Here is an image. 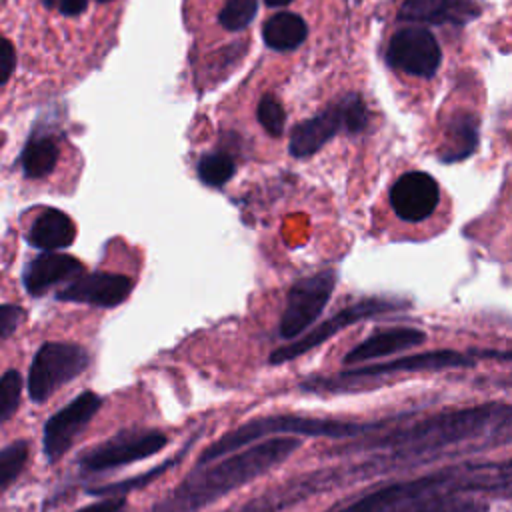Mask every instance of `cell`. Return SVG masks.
Instances as JSON below:
<instances>
[{"label":"cell","mask_w":512,"mask_h":512,"mask_svg":"<svg viewBox=\"0 0 512 512\" xmlns=\"http://www.w3.org/2000/svg\"><path fill=\"white\" fill-rule=\"evenodd\" d=\"M22 398V376L18 370H6L0 376V424L14 416Z\"/></svg>","instance_id":"cell-26"},{"label":"cell","mask_w":512,"mask_h":512,"mask_svg":"<svg viewBox=\"0 0 512 512\" xmlns=\"http://www.w3.org/2000/svg\"><path fill=\"white\" fill-rule=\"evenodd\" d=\"M452 488H464L474 494H502L508 498L510 460L462 462L446 466L424 476L384 484L364 492L350 504L332 508L328 512H416V506H420L426 498Z\"/></svg>","instance_id":"cell-3"},{"label":"cell","mask_w":512,"mask_h":512,"mask_svg":"<svg viewBox=\"0 0 512 512\" xmlns=\"http://www.w3.org/2000/svg\"><path fill=\"white\" fill-rule=\"evenodd\" d=\"M420 512H490V504L472 492L446 490L432 496Z\"/></svg>","instance_id":"cell-22"},{"label":"cell","mask_w":512,"mask_h":512,"mask_svg":"<svg viewBox=\"0 0 512 512\" xmlns=\"http://www.w3.org/2000/svg\"><path fill=\"white\" fill-rule=\"evenodd\" d=\"M300 446L302 442L292 436H272L200 464L170 494L156 502L150 512H200L280 466Z\"/></svg>","instance_id":"cell-2"},{"label":"cell","mask_w":512,"mask_h":512,"mask_svg":"<svg viewBox=\"0 0 512 512\" xmlns=\"http://www.w3.org/2000/svg\"><path fill=\"white\" fill-rule=\"evenodd\" d=\"M26 240L38 250L58 252L72 246L76 240V224L66 212L58 208H46L34 218Z\"/></svg>","instance_id":"cell-17"},{"label":"cell","mask_w":512,"mask_h":512,"mask_svg":"<svg viewBox=\"0 0 512 512\" xmlns=\"http://www.w3.org/2000/svg\"><path fill=\"white\" fill-rule=\"evenodd\" d=\"M256 0H226L218 20L226 32H242L256 16Z\"/></svg>","instance_id":"cell-25"},{"label":"cell","mask_w":512,"mask_h":512,"mask_svg":"<svg viewBox=\"0 0 512 512\" xmlns=\"http://www.w3.org/2000/svg\"><path fill=\"white\" fill-rule=\"evenodd\" d=\"M426 332L420 328H410V326H394L386 330H378L364 338L360 344H356L352 350L346 352L344 364H362L370 362L376 358H384L390 354L406 352L410 348H416L424 344Z\"/></svg>","instance_id":"cell-16"},{"label":"cell","mask_w":512,"mask_h":512,"mask_svg":"<svg viewBox=\"0 0 512 512\" xmlns=\"http://www.w3.org/2000/svg\"><path fill=\"white\" fill-rule=\"evenodd\" d=\"M268 6H286V4H290V2H294V0H264Z\"/></svg>","instance_id":"cell-32"},{"label":"cell","mask_w":512,"mask_h":512,"mask_svg":"<svg viewBox=\"0 0 512 512\" xmlns=\"http://www.w3.org/2000/svg\"><path fill=\"white\" fill-rule=\"evenodd\" d=\"M306 22L294 12H278L270 16L262 26V36L268 48L292 50L306 38Z\"/></svg>","instance_id":"cell-19"},{"label":"cell","mask_w":512,"mask_h":512,"mask_svg":"<svg viewBox=\"0 0 512 512\" xmlns=\"http://www.w3.org/2000/svg\"><path fill=\"white\" fill-rule=\"evenodd\" d=\"M90 366V354L74 342H44L28 370V396L32 402H46L60 386L78 378Z\"/></svg>","instance_id":"cell-5"},{"label":"cell","mask_w":512,"mask_h":512,"mask_svg":"<svg viewBox=\"0 0 512 512\" xmlns=\"http://www.w3.org/2000/svg\"><path fill=\"white\" fill-rule=\"evenodd\" d=\"M134 290V280L118 272H88L78 274L68 286L56 292V300L88 304L96 308H114L128 300Z\"/></svg>","instance_id":"cell-14"},{"label":"cell","mask_w":512,"mask_h":512,"mask_svg":"<svg viewBox=\"0 0 512 512\" xmlns=\"http://www.w3.org/2000/svg\"><path fill=\"white\" fill-rule=\"evenodd\" d=\"M194 440H196V436L194 438H190L184 446H182V450L176 454V456H172V458H168V460H164V462H160L158 466H154V468H150V470H146V472H142V474H136V476H130V478H124V480H118V482H110V484H102V486H94V488H88L86 490V494H90V496H96V498H108V496H126L128 492H134V490H142V488H146V486H150L154 480H158L160 476H164L172 466H176V464H180V460L186 456V452L192 448V444H194Z\"/></svg>","instance_id":"cell-18"},{"label":"cell","mask_w":512,"mask_h":512,"mask_svg":"<svg viewBox=\"0 0 512 512\" xmlns=\"http://www.w3.org/2000/svg\"><path fill=\"white\" fill-rule=\"evenodd\" d=\"M24 320V310L18 304H0V342L14 334Z\"/></svg>","instance_id":"cell-28"},{"label":"cell","mask_w":512,"mask_h":512,"mask_svg":"<svg viewBox=\"0 0 512 512\" xmlns=\"http://www.w3.org/2000/svg\"><path fill=\"white\" fill-rule=\"evenodd\" d=\"M82 272L84 264L78 258L62 252H44L26 264L22 284L30 296H40L52 286L72 280Z\"/></svg>","instance_id":"cell-15"},{"label":"cell","mask_w":512,"mask_h":512,"mask_svg":"<svg viewBox=\"0 0 512 512\" xmlns=\"http://www.w3.org/2000/svg\"><path fill=\"white\" fill-rule=\"evenodd\" d=\"M14 64H16V52L8 42V38L0 36V86L12 76Z\"/></svg>","instance_id":"cell-30"},{"label":"cell","mask_w":512,"mask_h":512,"mask_svg":"<svg viewBox=\"0 0 512 512\" xmlns=\"http://www.w3.org/2000/svg\"><path fill=\"white\" fill-rule=\"evenodd\" d=\"M196 172L204 184L212 188H220L234 176L236 162L226 152H210L198 160Z\"/></svg>","instance_id":"cell-23"},{"label":"cell","mask_w":512,"mask_h":512,"mask_svg":"<svg viewBox=\"0 0 512 512\" xmlns=\"http://www.w3.org/2000/svg\"><path fill=\"white\" fill-rule=\"evenodd\" d=\"M400 308H404V302L388 300V298H364V300L352 302V304L340 308L338 312H334L330 318H326L318 326L308 328L304 334L294 338L290 344H284V346L272 350L268 356V362L274 366L292 362L298 356L322 346L326 340H330L338 332L346 330L348 326L358 324L368 318H374V316H380V314L396 312Z\"/></svg>","instance_id":"cell-7"},{"label":"cell","mask_w":512,"mask_h":512,"mask_svg":"<svg viewBox=\"0 0 512 512\" xmlns=\"http://www.w3.org/2000/svg\"><path fill=\"white\" fill-rule=\"evenodd\" d=\"M44 4L52 10H56L60 16H82L88 8V0H44Z\"/></svg>","instance_id":"cell-29"},{"label":"cell","mask_w":512,"mask_h":512,"mask_svg":"<svg viewBox=\"0 0 512 512\" xmlns=\"http://www.w3.org/2000/svg\"><path fill=\"white\" fill-rule=\"evenodd\" d=\"M336 286V272L322 270L312 276L300 278L292 284L286 296V306L278 324V332L286 340H294L304 334L320 318L328 306Z\"/></svg>","instance_id":"cell-9"},{"label":"cell","mask_w":512,"mask_h":512,"mask_svg":"<svg viewBox=\"0 0 512 512\" xmlns=\"http://www.w3.org/2000/svg\"><path fill=\"white\" fill-rule=\"evenodd\" d=\"M468 0H408L402 6L406 20L424 22H446L452 18L462 20L464 6Z\"/></svg>","instance_id":"cell-21"},{"label":"cell","mask_w":512,"mask_h":512,"mask_svg":"<svg viewBox=\"0 0 512 512\" xmlns=\"http://www.w3.org/2000/svg\"><path fill=\"white\" fill-rule=\"evenodd\" d=\"M98 2H112V0H98Z\"/></svg>","instance_id":"cell-33"},{"label":"cell","mask_w":512,"mask_h":512,"mask_svg":"<svg viewBox=\"0 0 512 512\" xmlns=\"http://www.w3.org/2000/svg\"><path fill=\"white\" fill-rule=\"evenodd\" d=\"M58 162V142L52 136H32L22 152V170L28 178L48 176Z\"/></svg>","instance_id":"cell-20"},{"label":"cell","mask_w":512,"mask_h":512,"mask_svg":"<svg viewBox=\"0 0 512 512\" xmlns=\"http://www.w3.org/2000/svg\"><path fill=\"white\" fill-rule=\"evenodd\" d=\"M256 116H258L260 126H262L268 134L280 136V134L284 132V126H286V112H284L282 104H280L274 96H264V98L258 102Z\"/></svg>","instance_id":"cell-27"},{"label":"cell","mask_w":512,"mask_h":512,"mask_svg":"<svg viewBox=\"0 0 512 512\" xmlns=\"http://www.w3.org/2000/svg\"><path fill=\"white\" fill-rule=\"evenodd\" d=\"M166 444V434L154 428L122 430L108 440L84 450L78 458V466L82 472H106L150 458L166 448Z\"/></svg>","instance_id":"cell-8"},{"label":"cell","mask_w":512,"mask_h":512,"mask_svg":"<svg viewBox=\"0 0 512 512\" xmlns=\"http://www.w3.org/2000/svg\"><path fill=\"white\" fill-rule=\"evenodd\" d=\"M366 122L364 104L358 98H348L334 108L320 112L318 116L304 120L290 136V152L294 156H310L316 152L338 128L358 130Z\"/></svg>","instance_id":"cell-12"},{"label":"cell","mask_w":512,"mask_h":512,"mask_svg":"<svg viewBox=\"0 0 512 512\" xmlns=\"http://www.w3.org/2000/svg\"><path fill=\"white\" fill-rule=\"evenodd\" d=\"M512 412L508 404L486 402L470 408H456L432 414L408 426L384 434H362L344 442L328 454L352 456L380 450H404L428 462L462 452H480L510 440Z\"/></svg>","instance_id":"cell-1"},{"label":"cell","mask_w":512,"mask_h":512,"mask_svg":"<svg viewBox=\"0 0 512 512\" xmlns=\"http://www.w3.org/2000/svg\"><path fill=\"white\" fill-rule=\"evenodd\" d=\"M100 406L102 398L92 390H84L46 420L42 432V450L50 464L58 462L72 448L76 438L98 414Z\"/></svg>","instance_id":"cell-11"},{"label":"cell","mask_w":512,"mask_h":512,"mask_svg":"<svg viewBox=\"0 0 512 512\" xmlns=\"http://www.w3.org/2000/svg\"><path fill=\"white\" fill-rule=\"evenodd\" d=\"M126 508V498L124 496H108L102 498L90 506H84L76 512H124Z\"/></svg>","instance_id":"cell-31"},{"label":"cell","mask_w":512,"mask_h":512,"mask_svg":"<svg viewBox=\"0 0 512 512\" xmlns=\"http://www.w3.org/2000/svg\"><path fill=\"white\" fill-rule=\"evenodd\" d=\"M388 202L402 222L416 224L436 212L440 186L428 172L410 170L396 178L388 192Z\"/></svg>","instance_id":"cell-13"},{"label":"cell","mask_w":512,"mask_h":512,"mask_svg":"<svg viewBox=\"0 0 512 512\" xmlns=\"http://www.w3.org/2000/svg\"><path fill=\"white\" fill-rule=\"evenodd\" d=\"M386 62L404 76L428 80L442 62V50L436 36L426 26L410 24L390 36Z\"/></svg>","instance_id":"cell-10"},{"label":"cell","mask_w":512,"mask_h":512,"mask_svg":"<svg viewBox=\"0 0 512 512\" xmlns=\"http://www.w3.org/2000/svg\"><path fill=\"white\" fill-rule=\"evenodd\" d=\"M30 456V444L18 438L0 450V492L8 488L22 472Z\"/></svg>","instance_id":"cell-24"},{"label":"cell","mask_w":512,"mask_h":512,"mask_svg":"<svg viewBox=\"0 0 512 512\" xmlns=\"http://www.w3.org/2000/svg\"><path fill=\"white\" fill-rule=\"evenodd\" d=\"M476 364V356H468L458 350H426L418 354H406L394 360L348 368L330 378H312L302 382V390H320L324 386H332L338 382H356V380H374L384 376H396L404 372H438L448 368H470Z\"/></svg>","instance_id":"cell-6"},{"label":"cell","mask_w":512,"mask_h":512,"mask_svg":"<svg viewBox=\"0 0 512 512\" xmlns=\"http://www.w3.org/2000/svg\"><path fill=\"white\" fill-rule=\"evenodd\" d=\"M388 420L358 422V420H338L322 416H304V414H270L248 420L238 428L222 434L214 440L198 458L200 464H208L216 458H222L230 452H236L252 442L272 438V436H308V438H332L346 440L362 434L378 432Z\"/></svg>","instance_id":"cell-4"}]
</instances>
